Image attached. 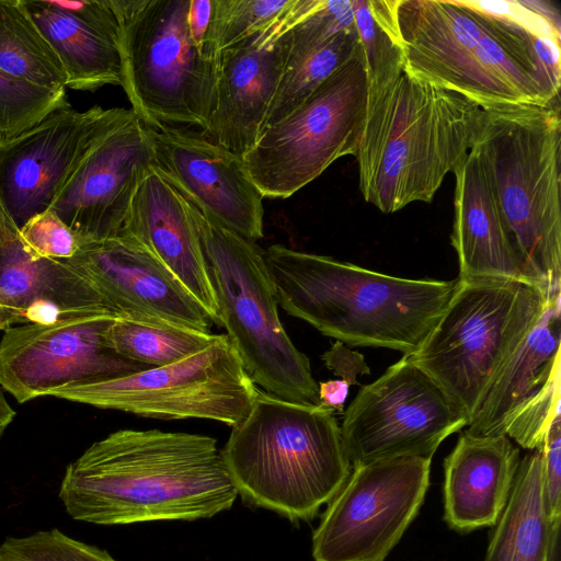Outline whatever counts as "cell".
<instances>
[{
    "mask_svg": "<svg viewBox=\"0 0 561 561\" xmlns=\"http://www.w3.org/2000/svg\"><path fill=\"white\" fill-rule=\"evenodd\" d=\"M409 75L481 107L552 102L501 36L462 1L383 0Z\"/></svg>",
    "mask_w": 561,
    "mask_h": 561,
    "instance_id": "7",
    "label": "cell"
},
{
    "mask_svg": "<svg viewBox=\"0 0 561 561\" xmlns=\"http://www.w3.org/2000/svg\"><path fill=\"white\" fill-rule=\"evenodd\" d=\"M217 334L144 319L116 317L107 340L121 356L149 368L179 362L208 346Z\"/></svg>",
    "mask_w": 561,
    "mask_h": 561,
    "instance_id": "30",
    "label": "cell"
},
{
    "mask_svg": "<svg viewBox=\"0 0 561 561\" xmlns=\"http://www.w3.org/2000/svg\"><path fill=\"white\" fill-rule=\"evenodd\" d=\"M110 108L70 104L0 144V207L20 229L50 208L70 168L98 134Z\"/></svg>",
    "mask_w": 561,
    "mask_h": 561,
    "instance_id": "20",
    "label": "cell"
},
{
    "mask_svg": "<svg viewBox=\"0 0 561 561\" xmlns=\"http://www.w3.org/2000/svg\"><path fill=\"white\" fill-rule=\"evenodd\" d=\"M352 4L367 96H371L403 71L402 53L390 30L383 0H352Z\"/></svg>",
    "mask_w": 561,
    "mask_h": 561,
    "instance_id": "31",
    "label": "cell"
},
{
    "mask_svg": "<svg viewBox=\"0 0 561 561\" xmlns=\"http://www.w3.org/2000/svg\"><path fill=\"white\" fill-rule=\"evenodd\" d=\"M210 14L211 0H191L188 25L192 39L202 55L205 36L209 26Z\"/></svg>",
    "mask_w": 561,
    "mask_h": 561,
    "instance_id": "38",
    "label": "cell"
},
{
    "mask_svg": "<svg viewBox=\"0 0 561 561\" xmlns=\"http://www.w3.org/2000/svg\"><path fill=\"white\" fill-rule=\"evenodd\" d=\"M367 85L360 46L288 115L265 128L241 156L261 195L287 198L335 160L355 156L366 118Z\"/></svg>",
    "mask_w": 561,
    "mask_h": 561,
    "instance_id": "10",
    "label": "cell"
},
{
    "mask_svg": "<svg viewBox=\"0 0 561 561\" xmlns=\"http://www.w3.org/2000/svg\"><path fill=\"white\" fill-rule=\"evenodd\" d=\"M561 300L549 304L483 393L466 433L540 449L561 403Z\"/></svg>",
    "mask_w": 561,
    "mask_h": 561,
    "instance_id": "16",
    "label": "cell"
},
{
    "mask_svg": "<svg viewBox=\"0 0 561 561\" xmlns=\"http://www.w3.org/2000/svg\"><path fill=\"white\" fill-rule=\"evenodd\" d=\"M473 147L526 280L561 300L559 103L483 106Z\"/></svg>",
    "mask_w": 561,
    "mask_h": 561,
    "instance_id": "4",
    "label": "cell"
},
{
    "mask_svg": "<svg viewBox=\"0 0 561 561\" xmlns=\"http://www.w3.org/2000/svg\"><path fill=\"white\" fill-rule=\"evenodd\" d=\"M431 462L397 457L352 467L313 531V560L385 561L420 512Z\"/></svg>",
    "mask_w": 561,
    "mask_h": 561,
    "instance_id": "12",
    "label": "cell"
},
{
    "mask_svg": "<svg viewBox=\"0 0 561 561\" xmlns=\"http://www.w3.org/2000/svg\"><path fill=\"white\" fill-rule=\"evenodd\" d=\"M257 388L227 334L179 362L106 381L71 386L53 397L162 420L206 419L236 425Z\"/></svg>",
    "mask_w": 561,
    "mask_h": 561,
    "instance_id": "11",
    "label": "cell"
},
{
    "mask_svg": "<svg viewBox=\"0 0 561 561\" xmlns=\"http://www.w3.org/2000/svg\"><path fill=\"white\" fill-rule=\"evenodd\" d=\"M294 0H211L203 55L217 60L226 48L278 20Z\"/></svg>",
    "mask_w": 561,
    "mask_h": 561,
    "instance_id": "32",
    "label": "cell"
},
{
    "mask_svg": "<svg viewBox=\"0 0 561 561\" xmlns=\"http://www.w3.org/2000/svg\"><path fill=\"white\" fill-rule=\"evenodd\" d=\"M0 70L42 88L66 89L62 65L23 0H0Z\"/></svg>",
    "mask_w": 561,
    "mask_h": 561,
    "instance_id": "29",
    "label": "cell"
},
{
    "mask_svg": "<svg viewBox=\"0 0 561 561\" xmlns=\"http://www.w3.org/2000/svg\"><path fill=\"white\" fill-rule=\"evenodd\" d=\"M320 405L334 412H342L348 394L350 385L341 379L318 383Z\"/></svg>",
    "mask_w": 561,
    "mask_h": 561,
    "instance_id": "39",
    "label": "cell"
},
{
    "mask_svg": "<svg viewBox=\"0 0 561 561\" xmlns=\"http://www.w3.org/2000/svg\"><path fill=\"white\" fill-rule=\"evenodd\" d=\"M560 413L550 424L541 453L542 499L547 519L561 516V425Z\"/></svg>",
    "mask_w": 561,
    "mask_h": 561,
    "instance_id": "36",
    "label": "cell"
},
{
    "mask_svg": "<svg viewBox=\"0 0 561 561\" xmlns=\"http://www.w3.org/2000/svg\"><path fill=\"white\" fill-rule=\"evenodd\" d=\"M238 495L215 438L160 430H119L93 443L59 488L72 519L102 526L210 518Z\"/></svg>",
    "mask_w": 561,
    "mask_h": 561,
    "instance_id": "1",
    "label": "cell"
},
{
    "mask_svg": "<svg viewBox=\"0 0 561 561\" xmlns=\"http://www.w3.org/2000/svg\"><path fill=\"white\" fill-rule=\"evenodd\" d=\"M546 537L541 453L536 449L520 459L482 561H543Z\"/></svg>",
    "mask_w": 561,
    "mask_h": 561,
    "instance_id": "27",
    "label": "cell"
},
{
    "mask_svg": "<svg viewBox=\"0 0 561 561\" xmlns=\"http://www.w3.org/2000/svg\"><path fill=\"white\" fill-rule=\"evenodd\" d=\"M107 311L12 325L0 341V386L24 403L71 386L111 380L149 367L117 354Z\"/></svg>",
    "mask_w": 561,
    "mask_h": 561,
    "instance_id": "14",
    "label": "cell"
},
{
    "mask_svg": "<svg viewBox=\"0 0 561 561\" xmlns=\"http://www.w3.org/2000/svg\"><path fill=\"white\" fill-rule=\"evenodd\" d=\"M297 22L291 27L290 48L260 134L301 104L359 47L356 28L320 41L302 31Z\"/></svg>",
    "mask_w": 561,
    "mask_h": 561,
    "instance_id": "28",
    "label": "cell"
},
{
    "mask_svg": "<svg viewBox=\"0 0 561 561\" xmlns=\"http://www.w3.org/2000/svg\"><path fill=\"white\" fill-rule=\"evenodd\" d=\"M19 231L34 253L50 260L66 261L73 257L82 243L79 236L51 209L33 216Z\"/></svg>",
    "mask_w": 561,
    "mask_h": 561,
    "instance_id": "35",
    "label": "cell"
},
{
    "mask_svg": "<svg viewBox=\"0 0 561 561\" xmlns=\"http://www.w3.org/2000/svg\"><path fill=\"white\" fill-rule=\"evenodd\" d=\"M322 360L328 369L341 377V380L350 386L357 385V377L367 375L370 371L363 355L346 347L340 341H336L322 355Z\"/></svg>",
    "mask_w": 561,
    "mask_h": 561,
    "instance_id": "37",
    "label": "cell"
},
{
    "mask_svg": "<svg viewBox=\"0 0 561 561\" xmlns=\"http://www.w3.org/2000/svg\"><path fill=\"white\" fill-rule=\"evenodd\" d=\"M316 3L294 0L274 23L222 50L208 140L242 156L256 141L278 87L291 43V27Z\"/></svg>",
    "mask_w": 561,
    "mask_h": 561,
    "instance_id": "19",
    "label": "cell"
},
{
    "mask_svg": "<svg viewBox=\"0 0 561 561\" xmlns=\"http://www.w3.org/2000/svg\"><path fill=\"white\" fill-rule=\"evenodd\" d=\"M190 211L221 327L251 380L279 399L320 405L309 358L295 346L279 320L264 251L203 215L191 203Z\"/></svg>",
    "mask_w": 561,
    "mask_h": 561,
    "instance_id": "6",
    "label": "cell"
},
{
    "mask_svg": "<svg viewBox=\"0 0 561 561\" xmlns=\"http://www.w3.org/2000/svg\"><path fill=\"white\" fill-rule=\"evenodd\" d=\"M145 126L154 169L187 202L244 239L263 237V196L241 156L190 127Z\"/></svg>",
    "mask_w": 561,
    "mask_h": 561,
    "instance_id": "18",
    "label": "cell"
},
{
    "mask_svg": "<svg viewBox=\"0 0 561 561\" xmlns=\"http://www.w3.org/2000/svg\"><path fill=\"white\" fill-rule=\"evenodd\" d=\"M505 42L547 96L559 102L560 14L548 1H462Z\"/></svg>",
    "mask_w": 561,
    "mask_h": 561,
    "instance_id": "26",
    "label": "cell"
},
{
    "mask_svg": "<svg viewBox=\"0 0 561 561\" xmlns=\"http://www.w3.org/2000/svg\"><path fill=\"white\" fill-rule=\"evenodd\" d=\"M264 257L277 304L289 316L343 344L403 355L420 347L458 287V278H403L282 244Z\"/></svg>",
    "mask_w": 561,
    "mask_h": 561,
    "instance_id": "2",
    "label": "cell"
},
{
    "mask_svg": "<svg viewBox=\"0 0 561 561\" xmlns=\"http://www.w3.org/2000/svg\"><path fill=\"white\" fill-rule=\"evenodd\" d=\"M66 90H50L0 70V144L34 127L68 105Z\"/></svg>",
    "mask_w": 561,
    "mask_h": 561,
    "instance_id": "33",
    "label": "cell"
},
{
    "mask_svg": "<svg viewBox=\"0 0 561 561\" xmlns=\"http://www.w3.org/2000/svg\"><path fill=\"white\" fill-rule=\"evenodd\" d=\"M15 416V411L7 401L3 391L0 388V436L4 433L7 427L12 423Z\"/></svg>",
    "mask_w": 561,
    "mask_h": 561,
    "instance_id": "41",
    "label": "cell"
},
{
    "mask_svg": "<svg viewBox=\"0 0 561 561\" xmlns=\"http://www.w3.org/2000/svg\"><path fill=\"white\" fill-rule=\"evenodd\" d=\"M115 317L169 322L210 332L211 318L175 275L140 241L121 233L83 241L62 261Z\"/></svg>",
    "mask_w": 561,
    "mask_h": 561,
    "instance_id": "17",
    "label": "cell"
},
{
    "mask_svg": "<svg viewBox=\"0 0 561 561\" xmlns=\"http://www.w3.org/2000/svg\"><path fill=\"white\" fill-rule=\"evenodd\" d=\"M121 233L146 245L221 327L190 203L153 165L135 192Z\"/></svg>",
    "mask_w": 561,
    "mask_h": 561,
    "instance_id": "22",
    "label": "cell"
},
{
    "mask_svg": "<svg viewBox=\"0 0 561 561\" xmlns=\"http://www.w3.org/2000/svg\"><path fill=\"white\" fill-rule=\"evenodd\" d=\"M454 174L456 188L450 239L459 262L458 279L517 280L529 284L522 272L488 174L473 146Z\"/></svg>",
    "mask_w": 561,
    "mask_h": 561,
    "instance_id": "25",
    "label": "cell"
},
{
    "mask_svg": "<svg viewBox=\"0 0 561 561\" xmlns=\"http://www.w3.org/2000/svg\"><path fill=\"white\" fill-rule=\"evenodd\" d=\"M57 54L66 88L122 85L118 22L111 0H23Z\"/></svg>",
    "mask_w": 561,
    "mask_h": 561,
    "instance_id": "23",
    "label": "cell"
},
{
    "mask_svg": "<svg viewBox=\"0 0 561 561\" xmlns=\"http://www.w3.org/2000/svg\"><path fill=\"white\" fill-rule=\"evenodd\" d=\"M543 561H561V516L547 519Z\"/></svg>",
    "mask_w": 561,
    "mask_h": 561,
    "instance_id": "40",
    "label": "cell"
},
{
    "mask_svg": "<svg viewBox=\"0 0 561 561\" xmlns=\"http://www.w3.org/2000/svg\"><path fill=\"white\" fill-rule=\"evenodd\" d=\"M14 325L12 317L0 307V330H5Z\"/></svg>",
    "mask_w": 561,
    "mask_h": 561,
    "instance_id": "42",
    "label": "cell"
},
{
    "mask_svg": "<svg viewBox=\"0 0 561 561\" xmlns=\"http://www.w3.org/2000/svg\"><path fill=\"white\" fill-rule=\"evenodd\" d=\"M221 454L245 502L293 523L313 519L352 471L333 410L260 389Z\"/></svg>",
    "mask_w": 561,
    "mask_h": 561,
    "instance_id": "5",
    "label": "cell"
},
{
    "mask_svg": "<svg viewBox=\"0 0 561 561\" xmlns=\"http://www.w3.org/2000/svg\"><path fill=\"white\" fill-rule=\"evenodd\" d=\"M467 425L438 385L402 356L359 390L340 428L354 467L397 457L432 459L445 438Z\"/></svg>",
    "mask_w": 561,
    "mask_h": 561,
    "instance_id": "13",
    "label": "cell"
},
{
    "mask_svg": "<svg viewBox=\"0 0 561 561\" xmlns=\"http://www.w3.org/2000/svg\"><path fill=\"white\" fill-rule=\"evenodd\" d=\"M548 305L527 283L458 279L436 325L403 356L438 385L469 424L492 379Z\"/></svg>",
    "mask_w": 561,
    "mask_h": 561,
    "instance_id": "8",
    "label": "cell"
},
{
    "mask_svg": "<svg viewBox=\"0 0 561 561\" xmlns=\"http://www.w3.org/2000/svg\"><path fill=\"white\" fill-rule=\"evenodd\" d=\"M481 115L474 101L403 70L367 96L355 153L364 199L385 214L432 202L467 158Z\"/></svg>",
    "mask_w": 561,
    "mask_h": 561,
    "instance_id": "3",
    "label": "cell"
},
{
    "mask_svg": "<svg viewBox=\"0 0 561 561\" xmlns=\"http://www.w3.org/2000/svg\"><path fill=\"white\" fill-rule=\"evenodd\" d=\"M0 561H116L105 550L73 539L57 528L0 543Z\"/></svg>",
    "mask_w": 561,
    "mask_h": 561,
    "instance_id": "34",
    "label": "cell"
},
{
    "mask_svg": "<svg viewBox=\"0 0 561 561\" xmlns=\"http://www.w3.org/2000/svg\"><path fill=\"white\" fill-rule=\"evenodd\" d=\"M118 22L122 87L150 127L206 128L218 61L201 54L188 25L191 0H111Z\"/></svg>",
    "mask_w": 561,
    "mask_h": 561,
    "instance_id": "9",
    "label": "cell"
},
{
    "mask_svg": "<svg viewBox=\"0 0 561 561\" xmlns=\"http://www.w3.org/2000/svg\"><path fill=\"white\" fill-rule=\"evenodd\" d=\"M0 307L12 317L14 325L83 312H110L94 289L65 262L34 253L1 207Z\"/></svg>",
    "mask_w": 561,
    "mask_h": 561,
    "instance_id": "21",
    "label": "cell"
},
{
    "mask_svg": "<svg viewBox=\"0 0 561 561\" xmlns=\"http://www.w3.org/2000/svg\"><path fill=\"white\" fill-rule=\"evenodd\" d=\"M519 448L506 435H459L444 460V520L465 534L494 527L512 492Z\"/></svg>",
    "mask_w": 561,
    "mask_h": 561,
    "instance_id": "24",
    "label": "cell"
},
{
    "mask_svg": "<svg viewBox=\"0 0 561 561\" xmlns=\"http://www.w3.org/2000/svg\"><path fill=\"white\" fill-rule=\"evenodd\" d=\"M153 156L145 124L131 108L111 107L70 168L49 209L81 241L118 236Z\"/></svg>",
    "mask_w": 561,
    "mask_h": 561,
    "instance_id": "15",
    "label": "cell"
}]
</instances>
